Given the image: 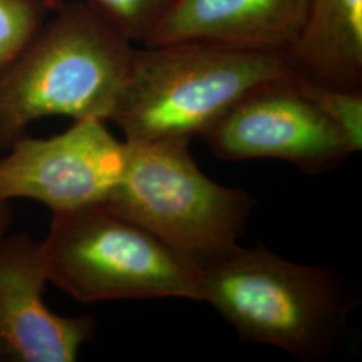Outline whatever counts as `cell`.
<instances>
[{
  "instance_id": "cell-1",
  "label": "cell",
  "mask_w": 362,
  "mask_h": 362,
  "mask_svg": "<svg viewBox=\"0 0 362 362\" xmlns=\"http://www.w3.org/2000/svg\"><path fill=\"white\" fill-rule=\"evenodd\" d=\"M0 67V149L40 118L109 121L134 47L85 1H66Z\"/></svg>"
},
{
  "instance_id": "cell-2",
  "label": "cell",
  "mask_w": 362,
  "mask_h": 362,
  "mask_svg": "<svg viewBox=\"0 0 362 362\" xmlns=\"http://www.w3.org/2000/svg\"><path fill=\"white\" fill-rule=\"evenodd\" d=\"M203 300L240 341L320 361L342 342L356 293L334 270L281 258L263 243L238 245L197 262Z\"/></svg>"
},
{
  "instance_id": "cell-3",
  "label": "cell",
  "mask_w": 362,
  "mask_h": 362,
  "mask_svg": "<svg viewBox=\"0 0 362 362\" xmlns=\"http://www.w3.org/2000/svg\"><path fill=\"white\" fill-rule=\"evenodd\" d=\"M287 54L200 42L134 49L109 118L130 144L191 141L259 88L288 77Z\"/></svg>"
},
{
  "instance_id": "cell-4",
  "label": "cell",
  "mask_w": 362,
  "mask_h": 362,
  "mask_svg": "<svg viewBox=\"0 0 362 362\" xmlns=\"http://www.w3.org/2000/svg\"><path fill=\"white\" fill-rule=\"evenodd\" d=\"M49 282L82 303L203 300L200 266L105 203L52 214L42 240Z\"/></svg>"
},
{
  "instance_id": "cell-5",
  "label": "cell",
  "mask_w": 362,
  "mask_h": 362,
  "mask_svg": "<svg viewBox=\"0 0 362 362\" xmlns=\"http://www.w3.org/2000/svg\"><path fill=\"white\" fill-rule=\"evenodd\" d=\"M105 204L200 262L238 245L255 200L211 180L189 143L172 140L127 143L124 172Z\"/></svg>"
},
{
  "instance_id": "cell-6",
  "label": "cell",
  "mask_w": 362,
  "mask_h": 362,
  "mask_svg": "<svg viewBox=\"0 0 362 362\" xmlns=\"http://www.w3.org/2000/svg\"><path fill=\"white\" fill-rule=\"evenodd\" d=\"M0 158V199L35 200L52 214L105 203L125 167L127 143L106 121L76 119L49 139L21 137Z\"/></svg>"
},
{
  "instance_id": "cell-7",
  "label": "cell",
  "mask_w": 362,
  "mask_h": 362,
  "mask_svg": "<svg viewBox=\"0 0 362 362\" xmlns=\"http://www.w3.org/2000/svg\"><path fill=\"white\" fill-rule=\"evenodd\" d=\"M224 160L279 158L309 173L337 168L353 152L341 130L288 77L251 91L203 134Z\"/></svg>"
},
{
  "instance_id": "cell-8",
  "label": "cell",
  "mask_w": 362,
  "mask_h": 362,
  "mask_svg": "<svg viewBox=\"0 0 362 362\" xmlns=\"http://www.w3.org/2000/svg\"><path fill=\"white\" fill-rule=\"evenodd\" d=\"M42 240L0 239V362H71L94 334L90 317L57 314L45 300Z\"/></svg>"
},
{
  "instance_id": "cell-9",
  "label": "cell",
  "mask_w": 362,
  "mask_h": 362,
  "mask_svg": "<svg viewBox=\"0 0 362 362\" xmlns=\"http://www.w3.org/2000/svg\"><path fill=\"white\" fill-rule=\"evenodd\" d=\"M310 0H172L145 47L200 42L246 52L288 54Z\"/></svg>"
},
{
  "instance_id": "cell-10",
  "label": "cell",
  "mask_w": 362,
  "mask_h": 362,
  "mask_svg": "<svg viewBox=\"0 0 362 362\" xmlns=\"http://www.w3.org/2000/svg\"><path fill=\"white\" fill-rule=\"evenodd\" d=\"M293 70L325 88L362 91V0H310Z\"/></svg>"
},
{
  "instance_id": "cell-11",
  "label": "cell",
  "mask_w": 362,
  "mask_h": 362,
  "mask_svg": "<svg viewBox=\"0 0 362 362\" xmlns=\"http://www.w3.org/2000/svg\"><path fill=\"white\" fill-rule=\"evenodd\" d=\"M294 83L310 103L327 117L349 144L350 151L362 149V91L325 88L300 77L294 71Z\"/></svg>"
},
{
  "instance_id": "cell-12",
  "label": "cell",
  "mask_w": 362,
  "mask_h": 362,
  "mask_svg": "<svg viewBox=\"0 0 362 362\" xmlns=\"http://www.w3.org/2000/svg\"><path fill=\"white\" fill-rule=\"evenodd\" d=\"M172 0H85L93 11L130 42L144 38L160 21Z\"/></svg>"
},
{
  "instance_id": "cell-13",
  "label": "cell",
  "mask_w": 362,
  "mask_h": 362,
  "mask_svg": "<svg viewBox=\"0 0 362 362\" xmlns=\"http://www.w3.org/2000/svg\"><path fill=\"white\" fill-rule=\"evenodd\" d=\"M49 13L46 0H0V67L25 46Z\"/></svg>"
},
{
  "instance_id": "cell-14",
  "label": "cell",
  "mask_w": 362,
  "mask_h": 362,
  "mask_svg": "<svg viewBox=\"0 0 362 362\" xmlns=\"http://www.w3.org/2000/svg\"><path fill=\"white\" fill-rule=\"evenodd\" d=\"M11 221H13V211L10 207V202L0 199V239L8 231Z\"/></svg>"
},
{
  "instance_id": "cell-15",
  "label": "cell",
  "mask_w": 362,
  "mask_h": 362,
  "mask_svg": "<svg viewBox=\"0 0 362 362\" xmlns=\"http://www.w3.org/2000/svg\"><path fill=\"white\" fill-rule=\"evenodd\" d=\"M47 1V4H49V7H50V11H55V10H58L64 3H65V0H46Z\"/></svg>"
}]
</instances>
